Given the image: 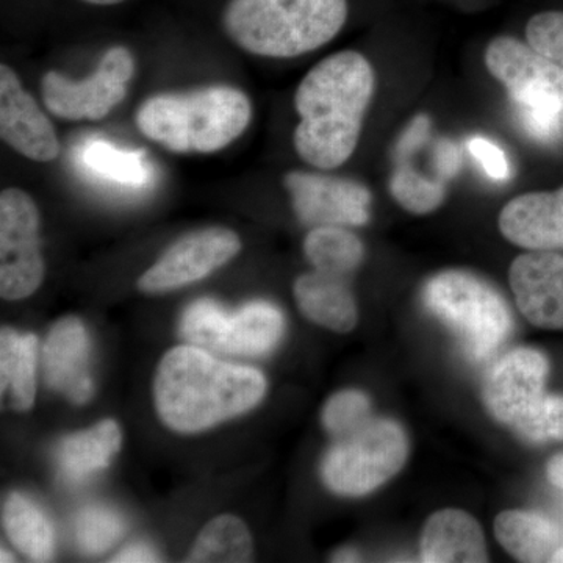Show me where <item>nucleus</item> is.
I'll return each mask as SVG.
<instances>
[{"label": "nucleus", "instance_id": "nucleus-28", "mask_svg": "<svg viewBox=\"0 0 563 563\" xmlns=\"http://www.w3.org/2000/svg\"><path fill=\"white\" fill-rule=\"evenodd\" d=\"M512 428L532 443L563 440V396H540Z\"/></svg>", "mask_w": 563, "mask_h": 563}, {"label": "nucleus", "instance_id": "nucleus-17", "mask_svg": "<svg viewBox=\"0 0 563 563\" xmlns=\"http://www.w3.org/2000/svg\"><path fill=\"white\" fill-rule=\"evenodd\" d=\"M499 231L529 251H563V187L526 192L507 202L499 214Z\"/></svg>", "mask_w": 563, "mask_h": 563}, {"label": "nucleus", "instance_id": "nucleus-11", "mask_svg": "<svg viewBox=\"0 0 563 563\" xmlns=\"http://www.w3.org/2000/svg\"><path fill=\"white\" fill-rule=\"evenodd\" d=\"M242 251V240L224 228L203 229L173 244L140 277L144 292H165L203 279L214 269L231 262Z\"/></svg>", "mask_w": 563, "mask_h": 563}, {"label": "nucleus", "instance_id": "nucleus-4", "mask_svg": "<svg viewBox=\"0 0 563 563\" xmlns=\"http://www.w3.org/2000/svg\"><path fill=\"white\" fill-rule=\"evenodd\" d=\"M347 13V0H229L222 27L250 54L292 58L335 38Z\"/></svg>", "mask_w": 563, "mask_h": 563}, {"label": "nucleus", "instance_id": "nucleus-7", "mask_svg": "<svg viewBox=\"0 0 563 563\" xmlns=\"http://www.w3.org/2000/svg\"><path fill=\"white\" fill-rule=\"evenodd\" d=\"M284 314L268 302H251L228 314L210 299L185 310L180 333L192 346L240 355H263L280 342Z\"/></svg>", "mask_w": 563, "mask_h": 563}, {"label": "nucleus", "instance_id": "nucleus-6", "mask_svg": "<svg viewBox=\"0 0 563 563\" xmlns=\"http://www.w3.org/2000/svg\"><path fill=\"white\" fill-rule=\"evenodd\" d=\"M407 454L409 442L398 422L369 418L335 439L322 461V481L339 495L363 496L401 472Z\"/></svg>", "mask_w": 563, "mask_h": 563}, {"label": "nucleus", "instance_id": "nucleus-18", "mask_svg": "<svg viewBox=\"0 0 563 563\" xmlns=\"http://www.w3.org/2000/svg\"><path fill=\"white\" fill-rule=\"evenodd\" d=\"M421 558L426 563L488 562L483 529L463 510H440L422 531Z\"/></svg>", "mask_w": 563, "mask_h": 563}, {"label": "nucleus", "instance_id": "nucleus-22", "mask_svg": "<svg viewBox=\"0 0 563 563\" xmlns=\"http://www.w3.org/2000/svg\"><path fill=\"white\" fill-rule=\"evenodd\" d=\"M36 336L2 329L0 333V385L13 409H31L36 395Z\"/></svg>", "mask_w": 563, "mask_h": 563}, {"label": "nucleus", "instance_id": "nucleus-13", "mask_svg": "<svg viewBox=\"0 0 563 563\" xmlns=\"http://www.w3.org/2000/svg\"><path fill=\"white\" fill-rule=\"evenodd\" d=\"M0 136L29 161L49 163L60 155V141L49 118L9 65L0 66Z\"/></svg>", "mask_w": 563, "mask_h": 563}, {"label": "nucleus", "instance_id": "nucleus-25", "mask_svg": "<svg viewBox=\"0 0 563 563\" xmlns=\"http://www.w3.org/2000/svg\"><path fill=\"white\" fill-rule=\"evenodd\" d=\"M252 554L247 526L233 515L213 518L199 532L187 562H246Z\"/></svg>", "mask_w": 563, "mask_h": 563}, {"label": "nucleus", "instance_id": "nucleus-12", "mask_svg": "<svg viewBox=\"0 0 563 563\" xmlns=\"http://www.w3.org/2000/svg\"><path fill=\"white\" fill-rule=\"evenodd\" d=\"M292 209L306 225H363L369 221L372 192L361 181L291 172L284 177Z\"/></svg>", "mask_w": 563, "mask_h": 563}, {"label": "nucleus", "instance_id": "nucleus-8", "mask_svg": "<svg viewBox=\"0 0 563 563\" xmlns=\"http://www.w3.org/2000/svg\"><path fill=\"white\" fill-rule=\"evenodd\" d=\"M133 73L132 52L128 47H111L88 79L70 80L57 70H49L41 80L44 106L62 120H102L124 101Z\"/></svg>", "mask_w": 563, "mask_h": 563}, {"label": "nucleus", "instance_id": "nucleus-41", "mask_svg": "<svg viewBox=\"0 0 563 563\" xmlns=\"http://www.w3.org/2000/svg\"><path fill=\"white\" fill-rule=\"evenodd\" d=\"M14 559L11 558V554L7 553L5 550H2V559H0V562H13Z\"/></svg>", "mask_w": 563, "mask_h": 563}, {"label": "nucleus", "instance_id": "nucleus-33", "mask_svg": "<svg viewBox=\"0 0 563 563\" xmlns=\"http://www.w3.org/2000/svg\"><path fill=\"white\" fill-rule=\"evenodd\" d=\"M468 150L492 180L504 181L509 179L510 163L498 144L484 139V136H473L468 141Z\"/></svg>", "mask_w": 563, "mask_h": 563}, {"label": "nucleus", "instance_id": "nucleus-32", "mask_svg": "<svg viewBox=\"0 0 563 563\" xmlns=\"http://www.w3.org/2000/svg\"><path fill=\"white\" fill-rule=\"evenodd\" d=\"M521 129L540 143H558L563 139V110L518 106Z\"/></svg>", "mask_w": 563, "mask_h": 563}, {"label": "nucleus", "instance_id": "nucleus-30", "mask_svg": "<svg viewBox=\"0 0 563 563\" xmlns=\"http://www.w3.org/2000/svg\"><path fill=\"white\" fill-rule=\"evenodd\" d=\"M121 518L102 507H88L76 521V537L85 553L99 554L121 539Z\"/></svg>", "mask_w": 563, "mask_h": 563}, {"label": "nucleus", "instance_id": "nucleus-15", "mask_svg": "<svg viewBox=\"0 0 563 563\" xmlns=\"http://www.w3.org/2000/svg\"><path fill=\"white\" fill-rule=\"evenodd\" d=\"M518 309L537 328L563 331V255L531 251L515 258L509 272Z\"/></svg>", "mask_w": 563, "mask_h": 563}, {"label": "nucleus", "instance_id": "nucleus-1", "mask_svg": "<svg viewBox=\"0 0 563 563\" xmlns=\"http://www.w3.org/2000/svg\"><path fill=\"white\" fill-rule=\"evenodd\" d=\"M374 87L376 74L361 52H336L310 69L295 95L301 121L292 143L299 157L320 169L339 168L350 161Z\"/></svg>", "mask_w": 563, "mask_h": 563}, {"label": "nucleus", "instance_id": "nucleus-26", "mask_svg": "<svg viewBox=\"0 0 563 563\" xmlns=\"http://www.w3.org/2000/svg\"><path fill=\"white\" fill-rule=\"evenodd\" d=\"M81 162L92 173L122 185H143L147 165L143 151L120 150L107 141L95 140L81 152Z\"/></svg>", "mask_w": 563, "mask_h": 563}, {"label": "nucleus", "instance_id": "nucleus-21", "mask_svg": "<svg viewBox=\"0 0 563 563\" xmlns=\"http://www.w3.org/2000/svg\"><path fill=\"white\" fill-rule=\"evenodd\" d=\"M121 429L113 420H103L84 432L63 440L58 448V463L69 481L85 477L110 465L121 450Z\"/></svg>", "mask_w": 563, "mask_h": 563}, {"label": "nucleus", "instance_id": "nucleus-36", "mask_svg": "<svg viewBox=\"0 0 563 563\" xmlns=\"http://www.w3.org/2000/svg\"><path fill=\"white\" fill-rule=\"evenodd\" d=\"M111 562H158V558L151 548L144 547V544H135V547L128 548L117 558L111 559Z\"/></svg>", "mask_w": 563, "mask_h": 563}, {"label": "nucleus", "instance_id": "nucleus-3", "mask_svg": "<svg viewBox=\"0 0 563 563\" xmlns=\"http://www.w3.org/2000/svg\"><path fill=\"white\" fill-rule=\"evenodd\" d=\"M250 98L228 85L162 92L143 102L136 125L144 136L176 154H213L250 125Z\"/></svg>", "mask_w": 563, "mask_h": 563}, {"label": "nucleus", "instance_id": "nucleus-37", "mask_svg": "<svg viewBox=\"0 0 563 563\" xmlns=\"http://www.w3.org/2000/svg\"><path fill=\"white\" fill-rule=\"evenodd\" d=\"M547 473L551 483L563 492V454L555 455L553 461L548 463Z\"/></svg>", "mask_w": 563, "mask_h": 563}, {"label": "nucleus", "instance_id": "nucleus-2", "mask_svg": "<svg viewBox=\"0 0 563 563\" xmlns=\"http://www.w3.org/2000/svg\"><path fill=\"white\" fill-rule=\"evenodd\" d=\"M265 393L266 379L258 369L218 361L198 346L166 352L155 374V407L177 432H201L247 412Z\"/></svg>", "mask_w": 563, "mask_h": 563}, {"label": "nucleus", "instance_id": "nucleus-31", "mask_svg": "<svg viewBox=\"0 0 563 563\" xmlns=\"http://www.w3.org/2000/svg\"><path fill=\"white\" fill-rule=\"evenodd\" d=\"M526 40L533 49L563 68V11L533 14L526 25Z\"/></svg>", "mask_w": 563, "mask_h": 563}, {"label": "nucleus", "instance_id": "nucleus-20", "mask_svg": "<svg viewBox=\"0 0 563 563\" xmlns=\"http://www.w3.org/2000/svg\"><path fill=\"white\" fill-rule=\"evenodd\" d=\"M495 536L504 550L520 562H553L555 551L563 547V533L553 521L525 510L499 514Z\"/></svg>", "mask_w": 563, "mask_h": 563}, {"label": "nucleus", "instance_id": "nucleus-24", "mask_svg": "<svg viewBox=\"0 0 563 563\" xmlns=\"http://www.w3.org/2000/svg\"><path fill=\"white\" fill-rule=\"evenodd\" d=\"M303 252L317 272L347 277L361 266L365 250L355 233L340 225H320L306 236Z\"/></svg>", "mask_w": 563, "mask_h": 563}, {"label": "nucleus", "instance_id": "nucleus-5", "mask_svg": "<svg viewBox=\"0 0 563 563\" xmlns=\"http://www.w3.org/2000/svg\"><path fill=\"white\" fill-rule=\"evenodd\" d=\"M422 299L474 361L490 357L512 332L506 299L476 274L462 269L435 274L426 284Z\"/></svg>", "mask_w": 563, "mask_h": 563}, {"label": "nucleus", "instance_id": "nucleus-38", "mask_svg": "<svg viewBox=\"0 0 563 563\" xmlns=\"http://www.w3.org/2000/svg\"><path fill=\"white\" fill-rule=\"evenodd\" d=\"M332 561L335 562H357L361 561V555L354 553V551L343 550L340 553L333 555Z\"/></svg>", "mask_w": 563, "mask_h": 563}, {"label": "nucleus", "instance_id": "nucleus-19", "mask_svg": "<svg viewBox=\"0 0 563 563\" xmlns=\"http://www.w3.org/2000/svg\"><path fill=\"white\" fill-rule=\"evenodd\" d=\"M295 298L303 317L335 332H350L357 324V303L346 277L317 272L295 282Z\"/></svg>", "mask_w": 563, "mask_h": 563}, {"label": "nucleus", "instance_id": "nucleus-39", "mask_svg": "<svg viewBox=\"0 0 563 563\" xmlns=\"http://www.w3.org/2000/svg\"><path fill=\"white\" fill-rule=\"evenodd\" d=\"M80 2L88 3V5L111 7L120 5V3L128 2V0H80Z\"/></svg>", "mask_w": 563, "mask_h": 563}, {"label": "nucleus", "instance_id": "nucleus-29", "mask_svg": "<svg viewBox=\"0 0 563 563\" xmlns=\"http://www.w3.org/2000/svg\"><path fill=\"white\" fill-rule=\"evenodd\" d=\"M372 413V402L365 393L344 390L333 395L322 409V426L328 429L333 439L346 435L363 422L368 421Z\"/></svg>", "mask_w": 563, "mask_h": 563}, {"label": "nucleus", "instance_id": "nucleus-35", "mask_svg": "<svg viewBox=\"0 0 563 563\" xmlns=\"http://www.w3.org/2000/svg\"><path fill=\"white\" fill-rule=\"evenodd\" d=\"M429 135H431V120L426 114H418L396 143L395 161L412 157L415 152L424 146Z\"/></svg>", "mask_w": 563, "mask_h": 563}, {"label": "nucleus", "instance_id": "nucleus-23", "mask_svg": "<svg viewBox=\"0 0 563 563\" xmlns=\"http://www.w3.org/2000/svg\"><path fill=\"white\" fill-rule=\"evenodd\" d=\"M3 529L10 542L33 562H47L54 555V529L38 507L24 496L7 498L2 509Z\"/></svg>", "mask_w": 563, "mask_h": 563}, {"label": "nucleus", "instance_id": "nucleus-14", "mask_svg": "<svg viewBox=\"0 0 563 563\" xmlns=\"http://www.w3.org/2000/svg\"><path fill=\"white\" fill-rule=\"evenodd\" d=\"M550 363L542 352L518 347L493 366L483 398L492 417L512 426L543 395Z\"/></svg>", "mask_w": 563, "mask_h": 563}, {"label": "nucleus", "instance_id": "nucleus-10", "mask_svg": "<svg viewBox=\"0 0 563 563\" xmlns=\"http://www.w3.org/2000/svg\"><path fill=\"white\" fill-rule=\"evenodd\" d=\"M485 66L517 106L563 110V68L531 44L501 35L485 49Z\"/></svg>", "mask_w": 563, "mask_h": 563}, {"label": "nucleus", "instance_id": "nucleus-34", "mask_svg": "<svg viewBox=\"0 0 563 563\" xmlns=\"http://www.w3.org/2000/svg\"><path fill=\"white\" fill-rule=\"evenodd\" d=\"M433 172L440 180L444 184L453 180L461 172L462 166V151L454 141L439 140L433 146Z\"/></svg>", "mask_w": 563, "mask_h": 563}, {"label": "nucleus", "instance_id": "nucleus-27", "mask_svg": "<svg viewBox=\"0 0 563 563\" xmlns=\"http://www.w3.org/2000/svg\"><path fill=\"white\" fill-rule=\"evenodd\" d=\"M395 201L415 214H428L439 209L446 198V184L439 177L418 172L410 161L396 162L390 180Z\"/></svg>", "mask_w": 563, "mask_h": 563}, {"label": "nucleus", "instance_id": "nucleus-40", "mask_svg": "<svg viewBox=\"0 0 563 563\" xmlns=\"http://www.w3.org/2000/svg\"><path fill=\"white\" fill-rule=\"evenodd\" d=\"M553 562L555 563H563V547L562 548H559L558 551H555V554H554V558H553Z\"/></svg>", "mask_w": 563, "mask_h": 563}, {"label": "nucleus", "instance_id": "nucleus-9", "mask_svg": "<svg viewBox=\"0 0 563 563\" xmlns=\"http://www.w3.org/2000/svg\"><path fill=\"white\" fill-rule=\"evenodd\" d=\"M40 210L20 188L0 195V295L20 301L38 290L44 279Z\"/></svg>", "mask_w": 563, "mask_h": 563}, {"label": "nucleus", "instance_id": "nucleus-16", "mask_svg": "<svg viewBox=\"0 0 563 563\" xmlns=\"http://www.w3.org/2000/svg\"><path fill=\"white\" fill-rule=\"evenodd\" d=\"M44 379L70 402L85 404L92 396L90 340L79 318L55 322L43 347Z\"/></svg>", "mask_w": 563, "mask_h": 563}]
</instances>
